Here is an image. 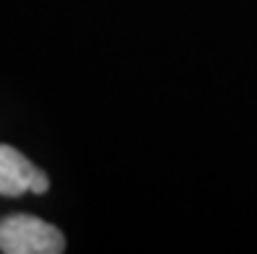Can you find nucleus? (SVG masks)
Returning a JSON list of instances; mask_svg holds the SVG:
<instances>
[{
	"instance_id": "1",
	"label": "nucleus",
	"mask_w": 257,
	"mask_h": 254,
	"mask_svg": "<svg viewBox=\"0 0 257 254\" xmlns=\"http://www.w3.org/2000/svg\"><path fill=\"white\" fill-rule=\"evenodd\" d=\"M65 236L37 215H6L0 220V251L6 254H60Z\"/></svg>"
},
{
	"instance_id": "2",
	"label": "nucleus",
	"mask_w": 257,
	"mask_h": 254,
	"mask_svg": "<svg viewBox=\"0 0 257 254\" xmlns=\"http://www.w3.org/2000/svg\"><path fill=\"white\" fill-rule=\"evenodd\" d=\"M50 189V176L37 169L21 151L0 143V195L21 197L26 192L44 195Z\"/></svg>"
}]
</instances>
